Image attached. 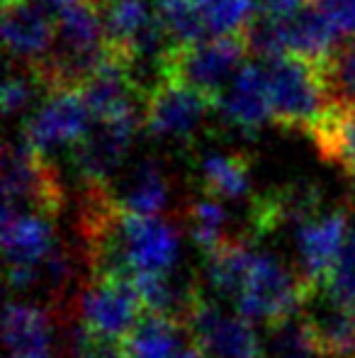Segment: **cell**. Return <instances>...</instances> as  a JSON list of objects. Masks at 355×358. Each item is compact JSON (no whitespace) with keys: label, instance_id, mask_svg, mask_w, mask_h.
<instances>
[{"label":"cell","instance_id":"obj_16","mask_svg":"<svg viewBox=\"0 0 355 358\" xmlns=\"http://www.w3.org/2000/svg\"><path fill=\"white\" fill-rule=\"evenodd\" d=\"M5 346L10 358H49L52 322L44 310L24 302L5 307Z\"/></svg>","mask_w":355,"mask_h":358},{"label":"cell","instance_id":"obj_28","mask_svg":"<svg viewBox=\"0 0 355 358\" xmlns=\"http://www.w3.org/2000/svg\"><path fill=\"white\" fill-rule=\"evenodd\" d=\"M336 27L341 39H355V0H312Z\"/></svg>","mask_w":355,"mask_h":358},{"label":"cell","instance_id":"obj_22","mask_svg":"<svg viewBox=\"0 0 355 358\" xmlns=\"http://www.w3.org/2000/svg\"><path fill=\"white\" fill-rule=\"evenodd\" d=\"M268 346L273 358H322L309 315L299 312L268 327Z\"/></svg>","mask_w":355,"mask_h":358},{"label":"cell","instance_id":"obj_25","mask_svg":"<svg viewBox=\"0 0 355 358\" xmlns=\"http://www.w3.org/2000/svg\"><path fill=\"white\" fill-rule=\"evenodd\" d=\"M185 222H188V231L192 236V241L204 251H214L217 246H222L232 236L224 234L227 229V210L222 208L217 198H202L195 200L185 213Z\"/></svg>","mask_w":355,"mask_h":358},{"label":"cell","instance_id":"obj_7","mask_svg":"<svg viewBox=\"0 0 355 358\" xmlns=\"http://www.w3.org/2000/svg\"><path fill=\"white\" fill-rule=\"evenodd\" d=\"M190 341L209 358H263V346L253 324L241 315H227L217 302L199 292L185 320Z\"/></svg>","mask_w":355,"mask_h":358},{"label":"cell","instance_id":"obj_4","mask_svg":"<svg viewBox=\"0 0 355 358\" xmlns=\"http://www.w3.org/2000/svg\"><path fill=\"white\" fill-rule=\"evenodd\" d=\"M309 300L314 297L299 275L289 273V268H285L275 256L256 254L246 285L236 300V310L248 322H266L270 327L299 315Z\"/></svg>","mask_w":355,"mask_h":358},{"label":"cell","instance_id":"obj_23","mask_svg":"<svg viewBox=\"0 0 355 358\" xmlns=\"http://www.w3.org/2000/svg\"><path fill=\"white\" fill-rule=\"evenodd\" d=\"M207 34L212 37H243L256 20V0H197Z\"/></svg>","mask_w":355,"mask_h":358},{"label":"cell","instance_id":"obj_18","mask_svg":"<svg viewBox=\"0 0 355 358\" xmlns=\"http://www.w3.org/2000/svg\"><path fill=\"white\" fill-rule=\"evenodd\" d=\"M253 259H256V251H251L246 239H227L222 246L207 254V261H204L207 285L219 297L236 302L246 285Z\"/></svg>","mask_w":355,"mask_h":358},{"label":"cell","instance_id":"obj_2","mask_svg":"<svg viewBox=\"0 0 355 358\" xmlns=\"http://www.w3.org/2000/svg\"><path fill=\"white\" fill-rule=\"evenodd\" d=\"M246 57L243 37H207L192 44H173L161 62V76L199 90L219 105L224 83L243 66Z\"/></svg>","mask_w":355,"mask_h":358},{"label":"cell","instance_id":"obj_24","mask_svg":"<svg viewBox=\"0 0 355 358\" xmlns=\"http://www.w3.org/2000/svg\"><path fill=\"white\" fill-rule=\"evenodd\" d=\"M156 17L173 44H192L207 39L197 0H158Z\"/></svg>","mask_w":355,"mask_h":358},{"label":"cell","instance_id":"obj_1","mask_svg":"<svg viewBox=\"0 0 355 358\" xmlns=\"http://www.w3.org/2000/svg\"><path fill=\"white\" fill-rule=\"evenodd\" d=\"M263 71L270 90L273 122L285 132L294 129L307 134L331 105L317 64L285 54L263 64Z\"/></svg>","mask_w":355,"mask_h":358},{"label":"cell","instance_id":"obj_15","mask_svg":"<svg viewBox=\"0 0 355 358\" xmlns=\"http://www.w3.org/2000/svg\"><path fill=\"white\" fill-rule=\"evenodd\" d=\"M112 200L129 215H158L168 203V178L161 164L144 159L109 185Z\"/></svg>","mask_w":355,"mask_h":358},{"label":"cell","instance_id":"obj_21","mask_svg":"<svg viewBox=\"0 0 355 358\" xmlns=\"http://www.w3.org/2000/svg\"><path fill=\"white\" fill-rule=\"evenodd\" d=\"M317 69L328 103L355 108V39L338 44L324 62L317 64Z\"/></svg>","mask_w":355,"mask_h":358},{"label":"cell","instance_id":"obj_14","mask_svg":"<svg viewBox=\"0 0 355 358\" xmlns=\"http://www.w3.org/2000/svg\"><path fill=\"white\" fill-rule=\"evenodd\" d=\"M280 22H282L285 54L289 57L319 64L341 44V34L314 3L289 17H280Z\"/></svg>","mask_w":355,"mask_h":358},{"label":"cell","instance_id":"obj_31","mask_svg":"<svg viewBox=\"0 0 355 358\" xmlns=\"http://www.w3.org/2000/svg\"><path fill=\"white\" fill-rule=\"evenodd\" d=\"M353 178H355V176H353Z\"/></svg>","mask_w":355,"mask_h":358},{"label":"cell","instance_id":"obj_10","mask_svg":"<svg viewBox=\"0 0 355 358\" xmlns=\"http://www.w3.org/2000/svg\"><path fill=\"white\" fill-rule=\"evenodd\" d=\"M348 236V210L336 208L317 215L297 227V251H299V278L309 287L312 297L324 290L328 273L336 266Z\"/></svg>","mask_w":355,"mask_h":358},{"label":"cell","instance_id":"obj_17","mask_svg":"<svg viewBox=\"0 0 355 358\" xmlns=\"http://www.w3.org/2000/svg\"><path fill=\"white\" fill-rule=\"evenodd\" d=\"M307 134L324 161L355 176V108L328 105Z\"/></svg>","mask_w":355,"mask_h":358},{"label":"cell","instance_id":"obj_26","mask_svg":"<svg viewBox=\"0 0 355 358\" xmlns=\"http://www.w3.org/2000/svg\"><path fill=\"white\" fill-rule=\"evenodd\" d=\"M324 290H326L331 305H355V231H351V236H348L336 266H333L326 283H324Z\"/></svg>","mask_w":355,"mask_h":358},{"label":"cell","instance_id":"obj_13","mask_svg":"<svg viewBox=\"0 0 355 358\" xmlns=\"http://www.w3.org/2000/svg\"><path fill=\"white\" fill-rule=\"evenodd\" d=\"M219 113L234 129L256 134L268 120H273L270 90L263 66L243 64L219 100Z\"/></svg>","mask_w":355,"mask_h":358},{"label":"cell","instance_id":"obj_5","mask_svg":"<svg viewBox=\"0 0 355 358\" xmlns=\"http://www.w3.org/2000/svg\"><path fill=\"white\" fill-rule=\"evenodd\" d=\"M144 315L134 273L95 275L81 297V324L88 331L122 341Z\"/></svg>","mask_w":355,"mask_h":358},{"label":"cell","instance_id":"obj_6","mask_svg":"<svg viewBox=\"0 0 355 358\" xmlns=\"http://www.w3.org/2000/svg\"><path fill=\"white\" fill-rule=\"evenodd\" d=\"M214 110H219V105L204 93L178 80L163 78L146 90L142 120L151 137L188 142Z\"/></svg>","mask_w":355,"mask_h":358},{"label":"cell","instance_id":"obj_19","mask_svg":"<svg viewBox=\"0 0 355 358\" xmlns=\"http://www.w3.org/2000/svg\"><path fill=\"white\" fill-rule=\"evenodd\" d=\"M253 161L246 151L236 154H207L199 161V183L209 198L239 200L251 188Z\"/></svg>","mask_w":355,"mask_h":358},{"label":"cell","instance_id":"obj_3","mask_svg":"<svg viewBox=\"0 0 355 358\" xmlns=\"http://www.w3.org/2000/svg\"><path fill=\"white\" fill-rule=\"evenodd\" d=\"M3 193V210L10 213H34L52 220L63 208V188L56 166L24 139L5 146Z\"/></svg>","mask_w":355,"mask_h":358},{"label":"cell","instance_id":"obj_8","mask_svg":"<svg viewBox=\"0 0 355 358\" xmlns=\"http://www.w3.org/2000/svg\"><path fill=\"white\" fill-rule=\"evenodd\" d=\"M3 246L8 261V280L15 290L34 285L42 264L56 246L49 217L3 210Z\"/></svg>","mask_w":355,"mask_h":358},{"label":"cell","instance_id":"obj_30","mask_svg":"<svg viewBox=\"0 0 355 358\" xmlns=\"http://www.w3.org/2000/svg\"><path fill=\"white\" fill-rule=\"evenodd\" d=\"M176 358H209V356L204 354V351L199 349L197 344H192V341H190L188 346H183V349L178 351V354H176Z\"/></svg>","mask_w":355,"mask_h":358},{"label":"cell","instance_id":"obj_12","mask_svg":"<svg viewBox=\"0 0 355 358\" xmlns=\"http://www.w3.org/2000/svg\"><path fill=\"white\" fill-rule=\"evenodd\" d=\"M5 49L24 66L42 62L56 39V20L37 0H3Z\"/></svg>","mask_w":355,"mask_h":358},{"label":"cell","instance_id":"obj_11","mask_svg":"<svg viewBox=\"0 0 355 358\" xmlns=\"http://www.w3.org/2000/svg\"><path fill=\"white\" fill-rule=\"evenodd\" d=\"M90 115L81 90H56L44 98L39 110L24 124V142L37 151L52 156L54 149L68 146L86 137L90 129Z\"/></svg>","mask_w":355,"mask_h":358},{"label":"cell","instance_id":"obj_29","mask_svg":"<svg viewBox=\"0 0 355 358\" xmlns=\"http://www.w3.org/2000/svg\"><path fill=\"white\" fill-rule=\"evenodd\" d=\"M309 3L312 0H256V8L261 15H270V17H289L307 8Z\"/></svg>","mask_w":355,"mask_h":358},{"label":"cell","instance_id":"obj_27","mask_svg":"<svg viewBox=\"0 0 355 358\" xmlns=\"http://www.w3.org/2000/svg\"><path fill=\"white\" fill-rule=\"evenodd\" d=\"M34 90H42L34 78V73L24 66V71H10L8 78H5V85H3V113L5 115H15L20 110L27 108V103L32 100Z\"/></svg>","mask_w":355,"mask_h":358},{"label":"cell","instance_id":"obj_20","mask_svg":"<svg viewBox=\"0 0 355 358\" xmlns=\"http://www.w3.org/2000/svg\"><path fill=\"white\" fill-rule=\"evenodd\" d=\"M180 331H188L178 320L153 312H144L134 329L122 339L124 358H176L180 346Z\"/></svg>","mask_w":355,"mask_h":358},{"label":"cell","instance_id":"obj_9","mask_svg":"<svg viewBox=\"0 0 355 358\" xmlns=\"http://www.w3.org/2000/svg\"><path fill=\"white\" fill-rule=\"evenodd\" d=\"M139 117L95 120L86 137L71 146V161L83 185H112V176L122 169Z\"/></svg>","mask_w":355,"mask_h":358}]
</instances>
